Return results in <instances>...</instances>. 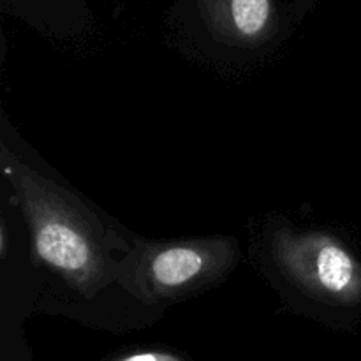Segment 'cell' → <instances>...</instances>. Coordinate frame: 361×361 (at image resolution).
I'll return each instance as SVG.
<instances>
[{
    "instance_id": "cell-1",
    "label": "cell",
    "mask_w": 361,
    "mask_h": 361,
    "mask_svg": "<svg viewBox=\"0 0 361 361\" xmlns=\"http://www.w3.org/2000/svg\"><path fill=\"white\" fill-rule=\"evenodd\" d=\"M37 252L46 263L62 270L76 271L88 263V245L71 226L53 221L39 226L35 235Z\"/></svg>"
},
{
    "instance_id": "cell-2",
    "label": "cell",
    "mask_w": 361,
    "mask_h": 361,
    "mask_svg": "<svg viewBox=\"0 0 361 361\" xmlns=\"http://www.w3.org/2000/svg\"><path fill=\"white\" fill-rule=\"evenodd\" d=\"M312 277L317 284L334 295L358 291L360 274L353 257L338 245L328 243L316 250L312 257Z\"/></svg>"
},
{
    "instance_id": "cell-3",
    "label": "cell",
    "mask_w": 361,
    "mask_h": 361,
    "mask_svg": "<svg viewBox=\"0 0 361 361\" xmlns=\"http://www.w3.org/2000/svg\"><path fill=\"white\" fill-rule=\"evenodd\" d=\"M203 268V257L190 249H169L159 254L152 264V271L159 284L182 286L196 277Z\"/></svg>"
},
{
    "instance_id": "cell-4",
    "label": "cell",
    "mask_w": 361,
    "mask_h": 361,
    "mask_svg": "<svg viewBox=\"0 0 361 361\" xmlns=\"http://www.w3.org/2000/svg\"><path fill=\"white\" fill-rule=\"evenodd\" d=\"M231 16L242 34H259L270 16V0H231Z\"/></svg>"
},
{
    "instance_id": "cell-5",
    "label": "cell",
    "mask_w": 361,
    "mask_h": 361,
    "mask_svg": "<svg viewBox=\"0 0 361 361\" xmlns=\"http://www.w3.org/2000/svg\"><path fill=\"white\" fill-rule=\"evenodd\" d=\"M120 361H178V360L168 355H157V353H141V355L127 356V358Z\"/></svg>"
}]
</instances>
